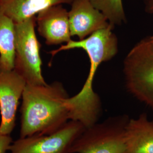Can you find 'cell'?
Returning a JSON list of instances; mask_svg holds the SVG:
<instances>
[{"label":"cell","instance_id":"cell-1","mask_svg":"<svg viewBox=\"0 0 153 153\" xmlns=\"http://www.w3.org/2000/svg\"><path fill=\"white\" fill-rule=\"evenodd\" d=\"M22 98L21 138L49 134L74 120L69 96L61 82L26 84Z\"/></svg>","mask_w":153,"mask_h":153},{"label":"cell","instance_id":"cell-2","mask_svg":"<svg viewBox=\"0 0 153 153\" xmlns=\"http://www.w3.org/2000/svg\"><path fill=\"white\" fill-rule=\"evenodd\" d=\"M114 29L110 25L84 39H71L59 48L49 52L52 58L62 51L71 49H82L86 52L90 64L88 76L82 89L72 98L79 108L95 114L100 115L101 111L100 99L93 89L95 75L101 64L111 60L118 53V39L112 32Z\"/></svg>","mask_w":153,"mask_h":153},{"label":"cell","instance_id":"cell-3","mask_svg":"<svg viewBox=\"0 0 153 153\" xmlns=\"http://www.w3.org/2000/svg\"><path fill=\"white\" fill-rule=\"evenodd\" d=\"M128 91L153 112V35L141 39L123 62Z\"/></svg>","mask_w":153,"mask_h":153},{"label":"cell","instance_id":"cell-4","mask_svg":"<svg viewBox=\"0 0 153 153\" xmlns=\"http://www.w3.org/2000/svg\"><path fill=\"white\" fill-rule=\"evenodd\" d=\"M127 115L109 117L87 127L73 143L70 153H126Z\"/></svg>","mask_w":153,"mask_h":153},{"label":"cell","instance_id":"cell-5","mask_svg":"<svg viewBox=\"0 0 153 153\" xmlns=\"http://www.w3.org/2000/svg\"><path fill=\"white\" fill-rule=\"evenodd\" d=\"M36 16L16 23V52L14 70L27 85H46L42 74L41 44L35 33Z\"/></svg>","mask_w":153,"mask_h":153},{"label":"cell","instance_id":"cell-6","mask_svg":"<svg viewBox=\"0 0 153 153\" xmlns=\"http://www.w3.org/2000/svg\"><path fill=\"white\" fill-rule=\"evenodd\" d=\"M86 128L79 121L69 120L49 134L20 138L9 150L11 153H70L73 143Z\"/></svg>","mask_w":153,"mask_h":153},{"label":"cell","instance_id":"cell-7","mask_svg":"<svg viewBox=\"0 0 153 153\" xmlns=\"http://www.w3.org/2000/svg\"><path fill=\"white\" fill-rule=\"evenodd\" d=\"M26 82L14 69L0 72V133L10 135Z\"/></svg>","mask_w":153,"mask_h":153},{"label":"cell","instance_id":"cell-8","mask_svg":"<svg viewBox=\"0 0 153 153\" xmlns=\"http://www.w3.org/2000/svg\"><path fill=\"white\" fill-rule=\"evenodd\" d=\"M69 19L71 36H76L79 40L110 25L107 18L90 0H73Z\"/></svg>","mask_w":153,"mask_h":153},{"label":"cell","instance_id":"cell-9","mask_svg":"<svg viewBox=\"0 0 153 153\" xmlns=\"http://www.w3.org/2000/svg\"><path fill=\"white\" fill-rule=\"evenodd\" d=\"M36 25L39 35L48 45L66 44L71 39L69 11L62 5L52 6L39 13Z\"/></svg>","mask_w":153,"mask_h":153},{"label":"cell","instance_id":"cell-10","mask_svg":"<svg viewBox=\"0 0 153 153\" xmlns=\"http://www.w3.org/2000/svg\"><path fill=\"white\" fill-rule=\"evenodd\" d=\"M126 153H153V121L146 113L130 119L126 130Z\"/></svg>","mask_w":153,"mask_h":153},{"label":"cell","instance_id":"cell-11","mask_svg":"<svg viewBox=\"0 0 153 153\" xmlns=\"http://www.w3.org/2000/svg\"><path fill=\"white\" fill-rule=\"evenodd\" d=\"M73 0H1L0 10L15 23L36 16L52 6L71 5Z\"/></svg>","mask_w":153,"mask_h":153},{"label":"cell","instance_id":"cell-12","mask_svg":"<svg viewBox=\"0 0 153 153\" xmlns=\"http://www.w3.org/2000/svg\"><path fill=\"white\" fill-rule=\"evenodd\" d=\"M16 23L0 10V72L14 69Z\"/></svg>","mask_w":153,"mask_h":153},{"label":"cell","instance_id":"cell-13","mask_svg":"<svg viewBox=\"0 0 153 153\" xmlns=\"http://www.w3.org/2000/svg\"><path fill=\"white\" fill-rule=\"evenodd\" d=\"M94 7L101 11L114 27L126 22L123 0H90Z\"/></svg>","mask_w":153,"mask_h":153},{"label":"cell","instance_id":"cell-14","mask_svg":"<svg viewBox=\"0 0 153 153\" xmlns=\"http://www.w3.org/2000/svg\"><path fill=\"white\" fill-rule=\"evenodd\" d=\"M13 143L10 135H6L0 133V153H6L9 150Z\"/></svg>","mask_w":153,"mask_h":153},{"label":"cell","instance_id":"cell-15","mask_svg":"<svg viewBox=\"0 0 153 153\" xmlns=\"http://www.w3.org/2000/svg\"><path fill=\"white\" fill-rule=\"evenodd\" d=\"M143 4L145 11L153 15V0H143Z\"/></svg>","mask_w":153,"mask_h":153},{"label":"cell","instance_id":"cell-16","mask_svg":"<svg viewBox=\"0 0 153 153\" xmlns=\"http://www.w3.org/2000/svg\"><path fill=\"white\" fill-rule=\"evenodd\" d=\"M0 1H1V0H0Z\"/></svg>","mask_w":153,"mask_h":153}]
</instances>
